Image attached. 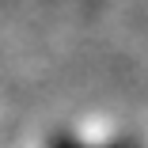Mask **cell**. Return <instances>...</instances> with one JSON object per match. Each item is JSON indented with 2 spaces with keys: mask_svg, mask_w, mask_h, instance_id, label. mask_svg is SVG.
<instances>
[{
  "mask_svg": "<svg viewBox=\"0 0 148 148\" xmlns=\"http://www.w3.org/2000/svg\"><path fill=\"white\" fill-rule=\"evenodd\" d=\"M49 148H80V144H76L72 137H53V140H49Z\"/></svg>",
  "mask_w": 148,
  "mask_h": 148,
  "instance_id": "6da1fadb",
  "label": "cell"
},
{
  "mask_svg": "<svg viewBox=\"0 0 148 148\" xmlns=\"http://www.w3.org/2000/svg\"><path fill=\"white\" fill-rule=\"evenodd\" d=\"M114 148H133V144H114Z\"/></svg>",
  "mask_w": 148,
  "mask_h": 148,
  "instance_id": "7a4b0ae2",
  "label": "cell"
}]
</instances>
